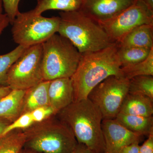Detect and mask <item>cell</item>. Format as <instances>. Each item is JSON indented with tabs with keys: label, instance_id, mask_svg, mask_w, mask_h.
<instances>
[{
	"label": "cell",
	"instance_id": "obj_1",
	"mask_svg": "<svg viewBox=\"0 0 153 153\" xmlns=\"http://www.w3.org/2000/svg\"><path fill=\"white\" fill-rule=\"evenodd\" d=\"M120 68L117 43L99 51L82 54L71 77L74 101L87 98L90 91L107 77L120 76Z\"/></svg>",
	"mask_w": 153,
	"mask_h": 153
},
{
	"label": "cell",
	"instance_id": "obj_2",
	"mask_svg": "<svg viewBox=\"0 0 153 153\" xmlns=\"http://www.w3.org/2000/svg\"><path fill=\"white\" fill-rule=\"evenodd\" d=\"M56 115L71 130L78 143L85 145L96 153L105 152L102 128L103 117L88 98L73 102Z\"/></svg>",
	"mask_w": 153,
	"mask_h": 153
},
{
	"label": "cell",
	"instance_id": "obj_3",
	"mask_svg": "<svg viewBox=\"0 0 153 153\" xmlns=\"http://www.w3.org/2000/svg\"><path fill=\"white\" fill-rule=\"evenodd\" d=\"M57 33L68 39L81 55L101 50L115 43L101 25L79 10L61 12Z\"/></svg>",
	"mask_w": 153,
	"mask_h": 153
},
{
	"label": "cell",
	"instance_id": "obj_4",
	"mask_svg": "<svg viewBox=\"0 0 153 153\" xmlns=\"http://www.w3.org/2000/svg\"><path fill=\"white\" fill-rule=\"evenodd\" d=\"M24 148L41 153H72L78 144L71 130L56 115L23 129Z\"/></svg>",
	"mask_w": 153,
	"mask_h": 153
},
{
	"label": "cell",
	"instance_id": "obj_5",
	"mask_svg": "<svg viewBox=\"0 0 153 153\" xmlns=\"http://www.w3.org/2000/svg\"><path fill=\"white\" fill-rule=\"evenodd\" d=\"M42 45V71L45 81L71 78L82 55L67 38L54 34Z\"/></svg>",
	"mask_w": 153,
	"mask_h": 153
},
{
	"label": "cell",
	"instance_id": "obj_6",
	"mask_svg": "<svg viewBox=\"0 0 153 153\" xmlns=\"http://www.w3.org/2000/svg\"><path fill=\"white\" fill-rule=\"evenodd\" d=\"M59 16L47 18L32 10L20 13L12 23V36L19 46L28 48L43 44L57 33Z\"/></svg>",
	"mask_w": 153,
	"mask_h": 153
},
{
	"label": "cell",
	"instance_id": "obj_7",
	"mask_svg": "<svg viewBox=\"0 0 153 153\" xmlns=\"http://www.w3.org/2000/svg\"><path fill=\"white\" fill-rule=\"evenodd\" d=\"M42 57V44L27 48L9 70L7 85L12 89L27 90L44 81Z\"/></svg>",
	"mask_w": 153,
	"mask_h": 153
},
{
	"label": "cell",
	"instance_id": "obj_8",
	"mask_svg": "<svg viewBox=\"0 0 153 153\" xmlns=\"http://www.w3.org/2000/svg\"><path fill=\"white\" fill-rule=\"evenodd\" d=\"M128 79L113 75L97 85L87 98L97 107L103 119H115L128 93Z\"/></svg>",
	"mask_w": 153,
	"mask_h": 153
},
{
	"label": "cell",
	"instance_id": "obj_9",
	"mask_svg": "<svg viewBox=\"0 0 153 153\" xmlns=\"http://www.w3.org/2000/svg\"><path fill=\"white\" fill-rule=\"evenodd\" d=\"M99 24L110 39L118 43L137 27L144 25H153V10L141 0H137L115 18Z\"/></svg>",
	"mask_w": 153,
	"mask_h": 153
},
{
	"label": "cell",
	"instance_id": "obj_10",
	"mask_svg": "<svg viewBox=\"0 0 153 153\" xmlns=\"http://www.w3.org/2000/svg\"><path fill=\"white\" fill-rule=\"evenodd\" d=\"M137 0H82L79 11L99 24L117 16Z\"/></svg>",
	"mask_w": 153,
	"mask_h": 153
},
{
	"label": "cell",
	"instance_id": "obj_11",
	"mask_svg": "<svg viewBox=\"0 0 153 153\" xmlns=\"http://www.w3.org/2000/svg\"><path fill=\"white\" fill-rule=\"evenodd\" d=\"M102 128L106 153H117L124 147L140 143L143 136L129 130L115 119L102 120Z\"/></svg>",
	"mask_w": 153,
	"mask_h": 153
},
{
	"label": "cell",
	"instance_id": "obj_12",
	"mask_svg": "<svg viewBox=\"0 0 153 153\" xmlns=\"http://www.w3.org/2000/svg\"><path fill=\"white\" fill-rule=\"evenodd\" d=\"M48 93L49 105L56 114L74 102V89L71 78L49 81Z\"/></svg>",
	"mask_w": 153,
	"mask_h": 153
},
{
	"label": "cell",
	"instance_id": "obj_13",
	"mask_svg": "<svg viewBox=\"0 0 153 153\" xmlns=\"http://www.w3.org/2000/svg\"><path fill=\"white\" fill-rule=\"evenodd\" d=\"M153 100L145 96L128 93L121 106L124 114L150 117L153 116Z\"/></svg>",
	"mask_w": 153,
	"mask_h": 153
},
{
	"label": "cell",
	"instance_id": "obj_14",
	"mask_svg": "<svg viewBox=\"0 0 153 153\" xmlns=\"http://www.w3.org/2000/svg\"><path fill=\"white\" fill-rule=\"evenodd\" d=\"M26 91L12 89L0 99V118L12 123L22 115Z\"/></svg>",
	"mask_w": 153,
	"mask_h": 153
},
{
	"label": "cell",
	"instance_id": "obj_15",
	"mask_svg": "<svg viewBox=\"0 0 153 153\" xmlns=\"http://www.w3.org/2000/svg\"><path fill=\"white\" fill-rule=\"evenodd\" d=\"M117 44L119 47L152 49L153 48V25H144L137 27Z\"/></svg>",
	"mask_w": 153,
	"mask_h": 153
},
{
	"label": "cell",
	"instance_id": "obj_16",
	"mask_svg": "<svg viewBox=\"0 0 153 153\" xmlns=\"http://www.w3.org/2000/svg\"><path fill=\"white\" fill-rule=\"evenodd\" d=\"M49 81H42L27 89L24 96L22 114L31 112L41 107L49 106L48 89Z\"/></svg>",
	"mask_w": 153,
	"mask_h": 153
},
{
	"label": "cell",
	"instance_id": "obj_17",
	"mask_svg": "<svg viewBox=\"0 0 153 153\" xmlns=\"http://www.w3.org/2000/svg\"><path fill=\"white\" fill-rule=\"evenodd\" d=\"M116 120L131 131L149 136L153 133V117L118 114Z\"/></svg>",
	"mask_w": 153,
	"mask_h": 153
},
{
	"label": "cell",
	"instance_id": "obj_18",
	"mask_svg": "<svg viewBox=\"0 0 153 153\" xmlns=\"http://www.w3.org/2000/svg\"><path fill=\"white\" fill-rule=\"evenodd\" d=\"M82 0H38L36 7L31 10L33 13L42 15L50 10H57L62 12L79 10Z\"/></svg>",
	"mask_w": 153,
	"mask_h": 153
},
{
	"label": "cell",
	"instance_id": "obj_19",
	"mask_svg": "<svg viewBox=\"0 0 153 153\" xmlns=\"http://www.w3.org/2000/svg\"><path fill=\"white\" fill-rule=\"evenodd\" d=\"M26 141L23 130L9 132L0 138V153H19L24 148Z\"/></svg>",
	"mask_w": 153,
	"mask_h": 153
},
{
	"label": "cell",
	"instance_id": "obj_20",
	"mask_svg": "<svg viewBox=\"0 0 153 153\" xmlns=\"http://www.w3.org/2000/svg\"><path fill=\"white\" fill-rule=\"evenodd\" d=\"M142 75L153 76V49L146 59L132 65L121 67L120 76L130 79Z\"/></svg>",
	"mask_w": 153,
	"mask_h": 153
},
{
	"label": "cell",
	"instance_id": "obj_21",
	"mask_svg": "<svg viewBox=\"0 0 153 153\" xmlns=\"http://www.w3.org/2000/svg\"><path fill=\"white\" fill-rule=\"evenodd\" d=\"M117 53L121 67L129 66L141 62L146 59L152 49L133 47H119Z\"/></svg>",
	"mask_w": 153,
	"mask_h": 153
},
{
	"label": "cell",
	"instance_id": "obj_22",
	"mask_svg": "<svg viewBox=\"0 0 153 153\" xmlns=\"http://www.w3.org/2000/svg\"><path fill=\"white\" fill-rule=\"evenodd\" d=\"M128 93L145 96L153 100V76L142 75L129 79Z\"/></svg>",
	"mask_w": 153,
	"mask_h": 153
},
{
	"label": "cell",
	"instance_id": "obj_23",
	"mask_svg": "<svg viewBox=\"0 0 153 153\" xmlns=\"http://www.w3.org/2000/svg\"><path fill=\"white\" fill-rule=\"evenodd\" d=\"M27 48L18 45L8 53L0 55V86L7 85V74L9 70Z\"/></svg>",
	"mask_w": 153,
	"mask_h": 153
},
{
	"label": "cell",
	"instance_id": "obj_24",
	"mask_svg": "<svg viewBox=\"0 0 153 153\" xmlns=\"http://www.w3.org/2000/svg\"><path fill=\"white\" fill-rule=\"evenodd\" d=\"M34 123L30 112L22 114L11 123L5 130L3 135L9 132L17 129H25Z\"/></svg>",
	"mask_w": 153,
	"mask_h": 153
},
{
	"label": "cell",
	"instance_id": "obj_25",
	"mask_svg": "<svg viewBox=\"0 0 153 153\" xmlns=\"http://www.w3.org/2000/svg\"><path fill=\"white\" fill-rule=\"evenodd\" d=\"M2 3L3 7L12 24L14 19L20 13L19 4L21 0H1Z\"/></svg>",
	"mask_w": 153,
	"mask_h": 153
},
{
	"label": "cell",
	"instance_id": "obj_26",
	"mask_svg": "<svg viewBox=\"0 0 153 153\" xmlns=\"http://www.w3.org/2000/svg\"><path fill=\"white\" fill-rule=\"evenodd\" d=\"M34 123L43 121L54 115H56L50 106L41 107L30 112Z\"/></svg>",
	"mask_w": 153,
	"mask_h": 153
},
{
	"label": "cell",
	"instance_id": "obj_27",
	"mask_svg": "<svg viewBox=\"0 0 153 153\" xmlns=\"http://www.w3.org/2000/svg\"><path fill=\"white\" fill-rule=\"evenodd\" d=\"M139 153H153V133L150 134L143 144L140 146Z\"/></svg>",
	"mask_w": 153,
	"mask_h": 153
},
{
	"label": "cell",
	"instance_id": "obj_28",
	"mask_svg": "<svg viewBox=\"0 0 153 153\" xmlns=\"http://www.w3.org/2000/svg\"><path fill=\"white\" fill-rule=\"evenodd\" d=\"M139 143L136 142L124 147L117 153H139Z\"/></svg>",
	"mask_w": 153,
	"mask_h": 153
},
{
	"label": "cell",
	"instance_id": "obj_29",
	"mask_svg": "<svg viewBox=\"0 0 153 153\" xmlns=\"http://www.w3.org/2000/svg\"><path fill=\"white\" fill-rule=\"evenodd\" d=\"M10 24V20L7 15L0 12V36Z\"/></svg>",
	"mask_w": 153,
	"mask_h": 153
},
{
	"label": "cell",
	"instance_id": "obj_30",
	"mask_svg": "<svg viewBox=\"0 0 153 153\" xmlns=\"http://www.w3.org/2000/svg\"><path fill=\"white\" fill-rule=\"evenodd\" d=\"M72 153H96L91 150L86 146L81 143H78Z\"/></svg>",
	"mask_w": 153,
	"mask_h": 153
},
{
	"label": "cell",
	"instance_id": "obj_31",
	"mask_svg": "<svg viewBox=\"0 0 153 153\" xmlns=\"http://www.w3.org/2000/svg\"><path fill=\"white\" fill-rule=\"evenodd\" d=\"M11 123L9 121L0 118V138L2 136L5 130Z\"/></svg>",
	"mask_w": 153,
	"mask_h": 153
},
{
	"label": "cell",
	"instance_id": "obj_32",
	"mask_svg": "<svg viewBox=\"0 0 153 153\" xmlns=\"http://www.w3.org/2000/svg\"><path fill=\"white\" fill-rule=\"evenodd\" d=\"M12 90L11 88L8 85L0 86V99L7 95Z\"/></svg>",
	"mask_w": 153,
	"mask_h": 153
},
{
	"label": "cell",
	"instance_id": "obj_33",
	"mask_svg": "<svg viewBox=\"0 0 153 153\" xmlns=\"http://www.w3.org/2000/svg\"><path fill=\"white\" fill-rule=\"evenodd\" d=\"M150 8L153 10V0H141Z\"/></svg>",
	"mask_w": 153,
	"mask_h": 153
},
{
	"label": "cell",
	"instance_id": "obj_34",
	"mask_svg": "<svg viewBox=\"0 0 153 153\" xmlns=\"http://www.w3.org/2000/svg\"><path fill=\"white\" fill-rule=\"evenodd\" d=\"M19 153H41L38 152H36L32 150L29 149H26V148H23L22 149V150L19 152Z\"/></svg>",
	"mask_w": 153,
	"mask_h": 153
},
{
	"label": "cell",
	"instance_id": "obj_35",
	"mask_svg": "<svg viewBox=\"0 0 153 153\" xmlns=\"http://www.w3.org/2000/svg\"><path fill=\"white\" fill-rule=\"evenodd\" d=\"M3 12V5L1 1L0 0V12L2 13Z\"/></svg>",
	"mask_w": 153,
	"mask_h": 153
},
{
	"label": "cell",
	"instance_id": "obj_36",
	"mask_svg": "<svg viewBox=\"0 0 153 153\" xmlns=\"http://www.w3.org/2000/svg\"><path fill=\"white\" fill-rule=\"evenodd\" d=\"M104 153H105V152Z\"/></svg>",
	"mask_w": 153,
	"mask_h": 153
}]
</instances>
